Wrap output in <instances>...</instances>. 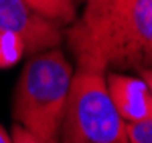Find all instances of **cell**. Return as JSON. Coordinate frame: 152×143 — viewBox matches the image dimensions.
Segmentation results:
<instances>
[{
    "label": "cell",
    "instance_id": "obj_1",
    "mask_svg": "<svg viewBox=\"0 0 152 143\" xmlns=\"http://www.w3.org/2000/svg\"><path fill=\"white\" fill-rule=\"evenodd\" d=\"M63 36L75 57H89L105 69L152 67V0H85Z\"/></svg>",
    "mask_w": 152,
    "mask_h": 143
},
{
    "label": "cell",
    "instance_id": "obj_2",
    "mask_svg": "<svg viewBox=\"0 0 152 143\" xmlns=\"http://www.w3.org/2000/svg\"><path fill=\"white\" fill-rule=\"evenodd\" d=\"M73 67L57 47L31 55L16 83L12 117L43 143H59Z\"/></svg>",
    "mask_w": 152,
    "mask_h": 143
},
{
    "label": "cell",
    "instance_id": "obj_3",
    "mask_svg": "<svg viewBox=\"0 0 152 143\" xmlns=\"http://www.w3.org/2000/svg\"><path fill=\"white\" fill-rule=\"evenodd\" d=\"M75 59L59 143H130L126 121L107 93V69L89 57Z\"/></svg>",
    "mask_w": 152,
    "mask_h": 143
},
{
    "label": "cell",
    "instance_id": "obj_4",
    "mask_svg": "<svg viewBox=\"0 0 152 143\" xmlns=\"http://www.w3.org/2000/svg\"><path fill=\"white\" fill-rule=\"evenodd\" d=\"M0 28L20 36L28 55L55 48L63 40L61 24L35 10L26 0H0Z\"/></svg>",
    "mask_w": 152,
    "mask_h": 143
},
{
    "label": "cell",
    "instance_id": "obj_5",
    "mask_svg": "<svg viewBox=\"0 0 152 143\" xmlns=\"http://www.w3.org/2000/svg\"><path fill=\"white\" fill-rule=\"evenodd\" d=\"M105 85L114 107L126 123H142L152 119V91L142 77L107 71Z\"/></svg>",
    "mask_w": 152,
    "mask_h": 143
},
{
    "label": "cell",
    "instance_id": "obj_6",
    "mask_svg": "<svg viewBox=\"0 0 152 143\" xmlns=\"http://www.w3.org/2000/svg\"><path fill=\"white\" fill-rule=\"evenodd\" d=\"M35 10L49 16L61 26H69L75 20V4L73 0H26Z\"/></svg>",
    "mask_w": 152,
    "mask_h": 143
},
{
    "label": "cell",
    "instance_id": "obj_7",
    "mask_svg": "<svg viewBox=\"0 0 152 143\" xmlns=\"http://www.w3.org/2000/svg\"><path fill=\"white\" fill-rule=\"evenodd\" d=\"M24 55V42L20 36L0 28V69L14 67Z\"/></svg>",
    "mask_w": 152,
    "mask_h": 143
},
{
    "label": "cell",
    "instance_id": "obj_8",
    "mask_svg": "<svg viewBox=\"0 0 152 143\" xmlns=\"http://www.w3.org/2000/svg\"><path fill=\"white\" fill-rule=\"evenodd\" d=\"M130 143H152V119L142 123H126Z\"/></svg>",
    "mask_w": 152,
    "mask_h": 143
},
{
    "label": "cell",
    "instance_id": "obj_9",
    "mask_svg": "<svg viewBox=\"0 0 152 143\" xmlns=\"http://www.w3.org/2000/svg\"><path fill=\"white\" fill-rule=\"evenodd\" d=\"M10 137H12V143H43L39 137H35L33 133H28L24 127H20L18 123H14V125H12Z\"/></svg>",
    "mask_w": 152,
    "mask_h": 143
},
{
    "label": "cell",
    "instance_id": "obj_10",
    "mask_svg": "<svg viewBox=\"0 0 152 143\" xmlns=\"http://www.w3.org/2000/svg\"><path fill=\"white\" fill-rule=\"evenodd\" d=\"M138 75H140L142 79L146 81V85H148V89L152 91V67H146V69H140V71H138Z\"/></svg>",
    "mask_w": 152,
    "mask_h": 143
},
{
    "label": "cell",
    "instance_id": "obj_11",
    "mask_svg": "<svg viewBox=\"0 0 152 143\" xmlns=\"http://www.w3.org/2000/svg\"><path fill=\"white\" fill-rule=\"evenodd\" d=\"M0 143H12V137L6 133V129L0 125Z\"/></svg>",
    "mask_w": 152,
    "mask_h": 143
}]
</instances>
